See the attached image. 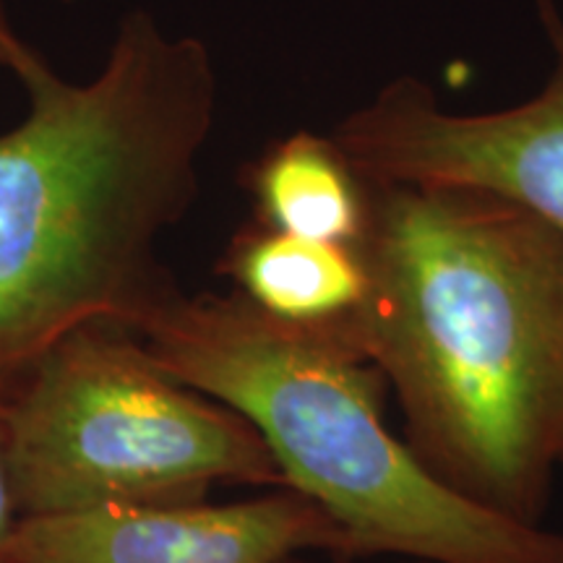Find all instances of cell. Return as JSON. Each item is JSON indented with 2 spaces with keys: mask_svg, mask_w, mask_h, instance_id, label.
Wrapping results in <instances>:
<instances>
[{
  "mask_svg": "<svg viewBox=\"0 0 563 563\" xmlns=\"http://www.w3.org/2000/svg\"><path fill=\"white\" fill-rule=\"evenodd\" d=\"M355 249L365 298L344 327L407 446L473 504L543 525L563 467V238L475 188L371 183Z\"/></svg>",
  "mask_w": 563,
  "mask_h": 563,
  "instance_id": "obj_1",
  "label": "cell"
},
{
  "mask_svg": "<svg viewBox=\"0 0 563 563\" xmlns=\"http://www.w3.org/2000/svg\"><path fill=\"white\" fill-rule=\"evenodd\" d=\"M24 89L30 112L0 133V373L159 298L154 251L191 209L217 115L209 45L146 9L89 81Z\"/></svg>",
  "mask_w": 563,
  "mask_h": 563,
  "instance_id": "obj_2",
  "label": "cell"
},
{
  "mask_svg": "<svg viewBox=\"0 0 563 563\" xmlns=\"http://www.w3.org/2000/svg\"><path fill=\"white\" fill-rule=\"evenodd\" d=\"M129 327L159 371L256 428L285 488L334 519L350 559L563 563V534L446 488L389 431V384L344 323L274 319L238 292H162Z\"/></svg>",
  "mask_w": 563,
  "mask_h": 563,
  "instance_id": "obj_3",
  "label": "cell"
},
{
  "mask_svg": "<svg viewBox=\"0 0 563 563\" xmlns=\"http://www.w3.org/2000/svg\"><path fill=\"white\" fill-rule=\"evenodd\" d=\"M30 368V384L5 407L19 519L191 504L220 481L285 488L249 420L178 384L102 323L63 336Z\"/></svg>",
  "mask_w": 563,
  "mask_h": 563,
  "instance_id": "obj_4",
  "label": "cell"
},
{
  "mask_svg": "<svg viewBox=\"0 0 563 563\" xmlns=\"http://www.w3.org/2000/svg\"><path fill=\"white\" fill-rule=\"evenodd\" d=\"M553 70L532 100L452 112L418 79H397L352 110L332 139L371 183L475 188L517 203L563 238V21L538 0Z\"/></svg>",
  "mask_w": 563,
  "mask_h": 563,
  "instance_id": "obj_5",
  "label": "cell"
},
{
  "mask_svg": "<svg viewBox=\"0 0 563 563\" xmlns=\"http://www.w3.org/2000/svg\"><path fill=\"white\" fill-rule=\"evenodd\" d=\"M295 553L350 555L321 506L292 488L235 504H118L21 517L11 563H279Z\"/></svg>",
  "mask_w": 563,
  "mask_h": 563,
  "instance_id": "obj_6",
  "label": "cell"
},
{
  "mask_svg": "<svg viewBox=\"0 0 563 563\" xmlns=\"http://www.w3.org/2000/svg\"><path fill=\"white\" fill-rule=\"evenodd\" d=\"M238 295L292 323H347L365 298L355 245L311 241L264 224L238 232L224 253Z\"/></svg>",
  "mask_w": 563,
  "mask_h": 563,
  "instance_id": "obj_7",
  "label": "cell"
},
{
  "mask_svg": "<svg viewBox=\"0 0 563 563\" xmlns=\"http://www.w3.org/2000/svg\"><path fill=\"white\" fill-rule=\"evenodd\" d=\"M256 222L290 235L361 243L371 183L332 136L298 131L266 150L249 170Z\"/></svg>",
  "mask_w": 563,
  "mask_h": 563,
  "instance_id": "obj_8",
  "label": "cell"
},
{
  "mask_svg": "<svg viewBox=\"0 0 563 563\" xmlns=\"http://www.w3.org/2000/svg\"><path fill=\"white\" fill-rule=\"evenodd\" d=\"M0 68L9 70L11 76H16L24 87L37 81L40 76L47 74V70H53L51 63L42 58L30 42L21 37V32L16 30V24H13L3 0H0Z\"/></svg>",
  "mask_w": 563,
  "mask_h": 563,
  "instance_id": "obj_9",
  "label": "cell"
},
{
  "mask_svg": "<svg viewBox=\"0 0 563 563\" xmlns=\"http://www.w3.org/2000/svg\"><path fill=\"white\" fill-rule=\"evenodd\" d=\"M19 511L13 501L11 473H9V433H5V407H0V563L9 561L13 530H16Z\"/></svg>",
  "mask_w": 563,
  "mask_h": 563,
  "instance_id": "obj_10",
  "label": "cell"
},
{
  "mask_svg": "<svg viewBox=\"0 0 563 563\" xmlns=\"http://www.w3.org/2000/svg\"><path fill=\"white\" fill-rule=\"evenodd\" d=\"M279 563H373V559H350V555H336V553H332V559H319V555H311V553H295L290 559Z\"/></svg>",
  "mask_w": 563,
  "mask_h": 563,
  "instance_id": "obj_11",
  "label": "cell"
},
{
  "mask_svg": "<svg viewBox=\"0 0 563 563\" xmlns=\"http://www.w3.org/2000/svg\"><path fill=\"white\" fill-rule=\"evenodd\" d=\"M63 3H79V0H63Z\"/></svg>",
  "mask_w": 563,
  "mask_h": 563,
  "instance_id": "obj_12",
  "label": "cell"
}]
</instances>
